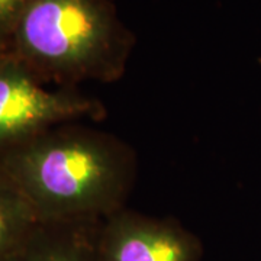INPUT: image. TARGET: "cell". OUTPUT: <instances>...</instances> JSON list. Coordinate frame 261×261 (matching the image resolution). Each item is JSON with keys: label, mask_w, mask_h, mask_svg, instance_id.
<instances>
[{"label": "cell", "mask_w": 261, "mask_h": 261, "mask_svg": "<svg viewBox=\"0 0 261 261\" xmlns=\"http://www.w3.org/2000/svg\"><path fill=\"white\" fill-rule=\"evenodd\" d=\"M103 221H38L0 261H96Z\"/></svg>", "instance_id": "5b68a950"}, {"label": "cell", "mask_w": 261, "mask_h": 261, "mask_svg": "<svg viewBox=\"0 0 261 261\" xmlns=\"http://www.w3.org/2000/svg\"><path fill=\"white\" fill-rule=\"evenodd\" d=\"M199 238L174 221L122 207L103 219L96 261H200Z\"/></svg>", "instance_id": "277c9868"}, {"label": "cell", "mask_w": 261, "mask_h": 261, "mask_svg": "<svg viewBox=\"0 0 261 261\" xmlns=\"http://www.w3.org/2000/svg\"><path fill=\"white\" fill-rule=\"evenodd\" d=\"M132 35L109 0H28L9 51L44 83H109L125 71Z\"/></svg>", "instance_id": "7a4b0ae2"}, {"label": "cell", "mask_w": 261, "mask_h": 261, "mask_svg": "<svg viewBox=\"0 0 261 261\" xmlns=\"http://www.w3.org/2000/svg\"><path fill=\"white\" fill-rule=\"evenodd\" d=\"M37 222V214L28 199L0 168V260Z\"/></svg>", "instance_id": "8992f818"}, {"label": "cell", "mask_w": 261, "mask_h": 261, "mask_svg": "<svg viewBox=\"0 0 261 261\" xmlns=\"http://www.w3.org/2000/svg\"><path fill=\"white\" fill-rule=\"evenodd\" d=\"M0 168L28 199L38 221L82 222L121 211L137 161L116 137L71 122L2 152Z\"/></svg>", "instance_id": "6da1fadb"}, {"label": "cell", "mask_w": 261, "mask_h": 261, "mask_svg": "<svg viewBox=\"0 0 261 261\" xmlns=\"http://www.w3.org/2000/svg\"><path fill=\"white\" fill-rule=\"evenodd\" d=\"M102 113L97 100L71 89L49 90L12 51L0 53V154L54 126Z\"/></svg>", "instance_id": "3957f363"}, {"label": "cell", "mask_w": 261, "mask_h": 261, "mask_svg": "<svg viewBox=\"0 0 261 261\" xmlns=\"http://www.w3.org/2000/svg\"><path fill=\"white\" fill-rule=\"evenodd\" d=\"M28 0H0V53L10 45L13 31Z\"/></svg>", "instance_id": "52a82bcc"}]
</instances>
